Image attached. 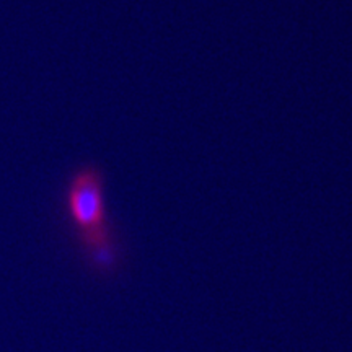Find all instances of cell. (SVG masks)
<instances>
[{"label": "cell", "instance_id": "cell-1", "mask_svg": "<svg viewBox=\"0 0 352 352\" xmlns=\"http://www.w3.org/2000/svg\"><path fill=\"white\" fill-rule=\"evenodd\" d=\"M67 206L83 241L94 250H109L104 179L98 168L85 166L74 175L67 192Z\"/></svg>", "mask_w": 352, "mask_h": 352}]
</instances>
